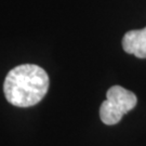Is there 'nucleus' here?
<instances>
[{
  "label": "nucleus",
  "mask_w": 146,
  "mask_h": 146,
  "mask_svg": "<svg viewBox=\"0 0 146 146\" xmlns=\"http://www.w3.org/2000/svg\"><path fill=\"white\" fill-rule=\"evenodd\" d=\"M49 90V76L35 64H23L11 69L3 82L8 102L17 107L38 104Z\"/></svg>",
  "instance_id": "1"
},
{
  "label": "nucleus",
  "mask_w": 146,
  "mask_h": 146,
  "mask_svg": "<svg viewBox=\"0 0 146 146\" xmlns=\"http://www.w3.org/2000/svg\"><path fill=\"white\" fill-rule=\"evenodd\" d=\"M137 104L136 95L120 86L108 89L106 100L100 107V117L105 125L118 123L125 114L132 110Z\"/></svg>",
  "instance_id": "2"
},
{
  "label": "nucleus",
  "mask_w": 146,
  "mask_h": 146,
  "mask_svg": "<svg viewBox=\"0 0 146 146\" xmlns=\"http://www.w3.org/2000/svg\"><path fill=\"white\" fill-rule=\"evenodd\" d=\"M122 48L127 53L136 58H146V27L139 31H130L122 38Z\"/></svg>",
  "instance_id": "3"
}]
</instances>
